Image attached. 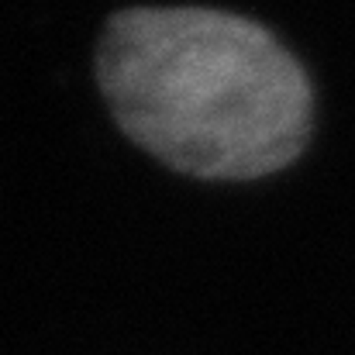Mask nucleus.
Here are the masks:
<instances>
[{"label":"nucleus","mask_w":355,"mask_h":355,"mask_svg":"<svg viewBox=\"0 0 355 355\" xmlns=\"http://www.w3.org/2000/svg\"><path fill=\"white\" fill-rule=\"evenodd\" d=\"M97 80L128 138L204 180L276 173L311 131L300 62L255 21L211 7L114 14Z\"/></svg>","instance_id":"1"}]
</instances>
